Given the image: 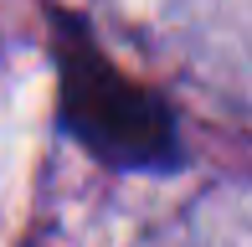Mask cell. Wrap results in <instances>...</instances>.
<instances>
[{
	"label": "cell",
	"instance_id": "obj_1",
	"mask_svg": "<svg viewBox=\"0 0 252 247\" xmlns=\"http://www.w3.org/2000/svg\"><path fill=\"white\" fill-rule=\"evenodd\" d=\"M52 67H57V124L98 165L124 175H170L186 170L180 114L159 88L129 77L103 52L83 10L47 0Z\"/></svg>",
	"mask_w": 252,
	"mask_h": 247
}]
</instances>
